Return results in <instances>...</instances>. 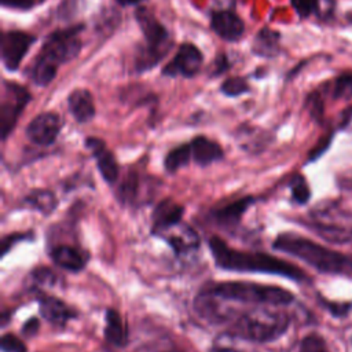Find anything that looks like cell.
Masks as SVG:
<instances>
[{"instance_id": "836d02e7", "label": "cell", "mask_w": 352, "mask_h": 352, "mask_svg": "<svg viewBox=\"0 0 352 352\" xmlns=\"http://www.w3.org/2000/svg\"><path fill=\"white\" fill-rule=\"evenodd\" d=\"M26 236V234H11V235H6L1 241V256H6L7 252L19 241H23Z\"/></svg>"}, {"instance_id": "30bf717a", "label": "cell", "mask_w": 352, "mask_h": 352, "mask_svg": "<svg viewBox=\"0 0 352 352\" xmlns=\"http://www.w3.org/2000/svg\"><path fill=\"white\" fill-rule=\"evenodd\" d=\"M62 121L56 113L45 111L36 116L29 125L26 126L28 139L37 146H50L52 144L59 132H60Z\"/></svg>"}, {"instance_id": "ba28073f", "label": "cell", "mask_w": 352, "mask_h": 352, "mask_svg": "<svg viewBox=\"0 0 352 352\" xmlns=\"http://www.w3.org/2000/svg\"><path fill=\"white\" fill-rule=\"evenodd\" d=\"M34 41L36 36L26 32H4L1 36V62L4 67L10 72L18 70L22 59L25 58Z\"/></svg>"}, {"instance_id": "3957f363", "label": "cell", "mask_w": 352, "mask_h": 352, "mask_svg": "<svg viewBox=\"0 0 352 352\" xmlns=\"http://www.w3.org/2000/svg\"><path fill=\"white\" fill-rule=\"evenodd\" d=\"M289 316L282 311L257 305L250 311L234 316L231 333L252 342H271L279 338L289 327Z\"/></svg>"}, {"instance_id": "7c38bea8", "label": "cell", "mask_w": 352, "mask_h": 352, "mask_svg": "<svg viewBox=\"0 0 352 352\" xmlns=\"http://www.w3.org/2000/svg\"><path fill=\"white\" fill-rule=\"evenodd\" d=\"M210 26L213 32L227 41H236L245 33L243 21L230 10H217L210 15Z\"/></svg>"}, {"instance_id": "e0dca14e", "label": "cell", "mask_w": 352, "mask_h": 352, "mask_svg": "<svg viewBox=\"0 0 352 352\" xmlns=\"http://www.w3.org/2000/svg\"><path fill=\"white\" fill-rule=\"evenodd\" d=\"M67 107L73 118L85 124L95 117V103L91 92L84 88H76L67 96Z\"/></svg>"}, {"instance_id": "f546056e", "label": "cell", "mask_w": 352, "mask_h": 352, "mask_svg": "<svg viewBox=\"0 0 352 352\" xmlns=\"http://www.w3.org/2000/svg\"><path fill=\"white\" fill-rule=\"evenodd\" d=\"M290 190L293 199L298 204H305L309 199V188L305 179L300 175H296L290 182Z\"/></svg>"}, {"instance_id": "83f0119b", "label": "cell", "mask_w": 352, "mask_h": 352, "mask_svg": "<svg viewBox=\"0 0 352 352\" xmlns=\"http://www.w3.org/2000/svg\"><path fill=\"white\" fill-rule=\"evenodd\" d=\"M333 96L336 99H352V72L341 73L334 80Z\"/></svg>"}, {"instance_id": "ffe728a7", "label": "cell", "mask_w": 352, "mask_h": 352, "mask_svg": "<svg viewBox=\"0 0 352 352\" xmlns=\"http://www.w3.org/2000/svg\"><path fill=\"white\" fill-rule=\"evenodd\" d=\"M279 32L272 30L270 28H263L258 30L253 40L252 52L257 56L272 58L279 52Z\"/></svg>"}, {"instance_id": "d590c367", "label": "cell", "mask_w": 352, "mask_h": 352, "mask_svg": "<svg viewBox=\"0 0 352 352\" xmlns=\"http://www.w3.org/2000/svg\"><path fill=\"white\" fill-rule=\"evenodd\" d=\"M40 327V322L37 318H30L29 320L25 322L23 327H22V334L26 337H32L38 331Z\"/></svg>"}, {"instance_id": "2e32d148", "label": "cell", "mask_w": 352, "mask_h": 352, "mask_svg": "<svg viewBox=\"0 0 352 352\" xmlns=\"http://www.w3.org/2000/svg\"><path fill=\"white\" fill-rule=\"evenodd\" d=\"M50 257L55 265L62 270L77 272L81 271L87 264V253L70 246V245H56L50 249Z\"/></svg>"}, {"instance_id": "6da1fadb", "label": "cell", "mask_w": 352, "mask_h": 352, "mask_svg": "<svg viewBox=\"0 0 352 352\" xmlns=\"http://www.w3.org/2000/svg\"><path fill=\"white\" fill-rule=\"evenodd\" d=\"M210 253L214 264L226 271L239 272H263L286 276L294 280L305 279V274L294 264L260 252H243L230 248L221 238L209 239Z\"/></svg>"}, {"instance_id": "44dd1931", "label": "cell", "mask_w": 352, "mask_h": 352, "mask_svg": "<svg viewBox=\"0 0 352 352\" xmlns=\"http://www.w3.org/2000/svg\"><path fill=\"white\" fill-rule=\"evenodd\" d=\"M290 3L301 18L316 15L319 19H327L334 12V0H290Z\"/></svg>"}, {"instance_id": "cb8c5ba5", "label": "cell", "mask_w": 352, "mask_h": 352, "mask_svg": "<svg viewBox=\"0 0 352 352\" xmlns=\"http://www.w3.org/2000/svg\"><path fill=\"white\" fill-rule=\"evenodd\" d=\"M58 66L36 58L30 67V78L38 87H47L56 76Z\"/></svg>"}, {"instance_id": "7a4b0ae2", "label": "cell", "mask_w": 352, "mask_h": 352, "mask_svg": "<svg viewBox=\"0 0 352 352\" xmlns=\"http://www.w3.org/2000/svg\"><path fill=\"white\" fill-rule=\"evenodd\" d=\"M274 249L294 256L320 272L352 275V257L323 248L322 245L296 234H280L272 243Z\"/></svg>"}, {"instance_id": "7402d4cb", "label": "cell", "mask_w": 352, "mask_h": 352, "mask_svg": "<svg viewBox=\"0 0 352 352\" xmlns=\"http://www.w3.org/2000/svg\"><path fill=\"white\" fill-rule=\"evenodd\" d=\"M104 320H106V324H104L106 340L110 344H113L114 346H118V348L124 346L126 344L128 336H126V327H125L118 311L109 308L106 311Z\"/></svg>"}, {"instance_id": "484cf974", "label": "cell", "mask_w": 352, "mask_h": 352, "mask_svg": "<svg viewBox=\"0 0 352 352\" xmlns=\"http://www.w3.org/2000/svg\"><path fill=\"white\" fill-rule=\"evenodd\" d=\"M139 176L135 172H129L118 187V198L122 204H133L139 195Z\"/></svg>"}, {"instance_id": "e575fe53", "label": "cell", "mask_w": 352, "mask_h": 352, "mask_svg": "<svg viewBox=\"0 0 352 352\" xmlns=\"http://www.w3.org/2000/svg\"><path fill=\"white\" fill-rule=\"evenodd\" d=\"M228 67H230V63H228L226 55L224 54H219L217 58L213 62V70H212L210 74L212 76H219V74L224 73Z\"/></svg>"}, {"instance_id": "5b68a950", "label": "cell", "mask_w": 352, "mask_h": 352, "mask_svg": "<svg viewBox=\"0 0 352 352\" xmlns=\"http://www.w3.org/2000/svg\"><path fill=\"white\" fill-rule=\"evenodd\" d=\"M135 18L146 40V45L142 47L135 56V69L143 73L155 66L165 56L172 44L165 26L161 25L147 8H138Z\"/></svg>"}, {"instance_id": "9c48e42d", "label": "cell", "mask_w": 352, "mask_h": 352, "mask_svg": "<svg viewBox=\"0 0 352 352\" xmlns=\"http://www.w3.org/2000/svg\"><path fill=\"white\" fill-rule=\"evenodd\" d=\"M204 62L202 52L191 43H183L173 59L162 69V74L168 77H194Z\"/></svg>"}, {"instance_id": "d6a6232c", "label": "cell", "mask_w": 352, "mask_h": 352, "mask_svg": "<svg viewBox=\"0 0 352 352\" xmlns=\"http://www.w3.org/2000/svg\"><path fill=\"white\" fill-rule=\"evenodd\" d=\"M307 103H308V107H309V111L314 117H320L322 116V100L318 95V92H312L308 98H307Z\"/></svg>"}, {"instance_id": "5bb4252c", "label": "cell", "mask_w": 352, "mask_h": 352, "mask_svg": "<svg viewBox=\"0 0 352 352\" xmlns=\"http://www.w3.org/2000/svg\"><path fill=\"white\" fill-rule=\"evenodd\" d=\"M183 213L184 208L172 199H164L160 202L153 213V234L161 235L162 232L182 223Z\"/></svg>"}, {"instance_id": "d6986e66", "label": "cell", "mask_w": 352, "mask_h": 352, "mask_svg": "<svg viewBox=\"0 0 352 352\" xmlns=\"http://www.w3.org/2000/svg\"><path fill=\"white\" fill-rule=\"evenodd\" d=\"M253 198L252 197H243L239 198L236 201H232L228 205H224L221 208H217L216 210H213L212 216L216 220L217 224L223 226V227H235L238 226V223L241 221L242 214L248 210V208L253 204Z\"/></svg>"}, {"instance_id": "f1b7e54d", "label": "cell", "mask_w": 352, "mask_h": 352, "mask_svg": "<svg viewBox=\"0 0 352 352\" xmlns=\"http://www.w3.org/2000/svg\"><path fill=\"white\" fill-rule=\"evenodd\" d=\"M55 274L48 268H36L29 275V283L32 287H45L55 283Z\"/></svg>"}, {"instance_id": "d4e9b609", "label": "cell", "mask_w": 352, "mask_h": 352, "mask_svg": "<svg viewBox=\"0 0 352 352\" xmlns=\"http://www.w3.org/2000/svg\"><path fill=\"white\" fill-rule=\"evenodd\" d=\"M191 161V148H190V143H184V144H180L175 148H172L165 160H164V165H165V169L170 173L179 170L180 168L188 165Z\"/></svg>"}, {"instance_id": "8fae6325", "label": "cell", "mask_w": 352, "mask_h": 352, "mask_svg": "<svg viewBox=\"0 0 352 352\" xmlns=\"http://www.w3.org/2000/svg\"><path fill=\"white\" fill-rule=\"evenodd\" d=\"M85 147L91 151L92 157L95 158L96 166L102 177L106 180V183L114 184L118 180L120 166L117 164L114 154L107 148L106 143L99 138L89 136L85 139Z\"/></svg>"}, {"instance_id": "4316f807", "label": "cell", "mask_w": 352, "mask_h": 352, "mask_svg": "<svg viewBox=\"0 0 352 352\" xmlns=\"http://www.w3.org/2000/svg\"><path fill=\"white\" fill-rule=\"evenodd\" d=\"M220 91L223 95L228 98H236L243 94H248L250 91V87L243 77L236 76V77L226 78L220 85Z\"/></svg>"}, {"instance_id": "603a6c76", "label": "cell", "mask_w": 352, "mask_h": 352, "mask_svg": "<svg viewBox=\"0 0 352 352\" xmlns=\"http://www.w3.org/2000/svg\"><path fill=\"white\" fill-rule=\"evenodd\" d=\"M25 206L33 208L44 214L51 213L56 206V198L50 190H33L23 199Z\"/></svg>"}, {"instance_id": "74e56055", "label": "cell", "mask_w": 352, "mask_h": 352, "mask_svg": "<svg viewBox=\"0 0 352 352\" xmlns=\"http://www.w3.org/2000/svg\"><path fill=\"white\" fill-rule=\"evenodd\" d=\"M212 352H243V351H239L235 348H228V346H214L212 349Z\"/></svg>"}, {"instance_id": "ac0fdd59", "label": "cell", "mask_w": 352, "mask_h": 352, "mask_svg": "<svg viewBox=\"0 0 352 352\" xmlns=\"http://www.w3.org/2000/svg\"><path fill=\"white\" fill-rule=\"evenodd\" d=\"M190 148H191V161H194L199 166H208L213 162H217L224 155L221 146L205 136L194 138L190 142Z\"/></svg>"}, {"instance_id": "9a60e30c", "label": "cell", "mask_w": 352, "mask_h": 352, "mask_svg": "<svg viewBox=\"0 0 352 352\" xmlns=\"http://www.w3.org/2000/svg\"><path fill=\"white\" fill-rule=\"evenodd\" d=\"M38 311L47 322L56 326H65L70 319L76 318L74 309L55 296H41L38 298Z\"/></svg>"}, {"instance_id": "8d00e7d4", "label": "cell", "mask_w": 352, "mask_h": 352, "mask_svg": "<svg viewBox=\"0 0 352 352\" xmlns=\"http://www.w3.org/2000/svg\"><path fill=\"white\" fill-rule=\"evenodd\" d=\"M144 0H116L117 4L122 6V7H128V6H138L140 3H143Z\"/></svg>"}, {"instance_id": "8992f818", "label": "cell", "mask_w": 352, "mask_h": 352, "mask_svg": "<svg viewBox=\"0 0 352 352\" xmlns=\"http://www.w3.org/2000/svg\"><path fill=\"white\" fill-rule=\"evenodd\" d=\"M84 25H74L66 29L52 32L44 41L36 58L43 59L55 66L70 62L81 51V40L78 37Z\"/></svg>"}, {"instance_id": "52a82bcc", "label": "cell", "mask_w": 352, "mask_h": 352, "mask_svg": "<svg viewBox=\"0 0 352 352\" xmlns=\"http://www.w3.org/2000/svg\"><path fill=\"white\" fill-rule=\"evenodd\" d=\"M30 99L32 96L29 91L22 85L12 81H3L0 106V129L3 140H6L7 136L12 132L21 113L30 102Z\"/></svg>"}, {"instance_id": "f35d334b", "label": "cell", "mask_w": 352, "mask_h": 352, "mask_svg": "<svg viewBox=\"0 0 352 352\" xmlns=\"http://www.w3.org/2000/svg\"><path fill=\"white\" fill-rule=\"evenodd\" d=\"M28 1H29L32 6H34V4H36V0H28ZM37 1H41V0H37Z\"/></svg>"}, {"instance_id": "277c9868", "label": "cell", "mask_w": 352, "mask_h": 352, "mask_svg": "<svg viewBox=\"0 0 352 352\" xmlns=\"http://www.w3.org/2000/svg\"><path fill=\"white\" fill-rule=\"evenodd\" d=\"M206 293L221 301H236L253 305H286L293 301V294L279 286L253 282H220L204 287Z\"/></svg>"}, {"instance_id": "4dcf8cb0", "label": "cell", "mask_w": 352, "mask_h": 352, "mask_svg": "<svg viewBox=\"0 0 352 352\" xmlns=\"http://www.w3.org/2000/svg\"><path fill=\"white\" fill-rule=\"evenodd\" d=\"M297 352H330L323 338L318 334H309L300 342Z\"/></svg>"}, {"instance_id": "1f68e13d", "label": "cell", "mask_w": 352, "mask_h": 352, "mask_svg": "<svg viewBox=\"0 0 352 352\" xmlns=\"http://www.w3.org/2000/svg\"><path fill=\"white\" fill-rule=\"evenodd\" d=\"M1 351L3 352H28L25 342L15 334L7 333L1 337Z\"/></svg>"}, {"instance_id": "4fadbf2b", "label": "cell", "mask_w": 352, "mask_h": 352, "mask_svg": "<svg viewBox=\"0 0 352 352\" xmlns=\"http://www.w3.org/2000/svg\"><path fill=\"white\" fill-rule=\"evenodd\" d=\"M160 236H162L166 241V243L173 249L176 256L179 257L188 254L190 252L199 248L198 234L190 226L182 223L162 232Z\"/></svg>"}]
</instances>
